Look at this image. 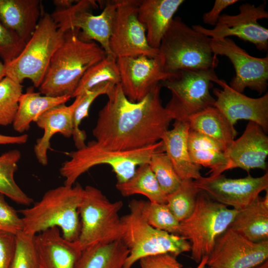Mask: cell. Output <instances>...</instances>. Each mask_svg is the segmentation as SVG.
<instances>
[{
  "instance_id": "obj_11",
  "label": "cell",
  "mask_w": 268,
  "mask_h": 268,
  "mask_svg": "<svg viewBox=\"0 0 268 268\" xmlns=\"http://www.w3.org/2000/svg\"><path fill=\"white\" fill-rule=\"evenodd\" d=\"M105 3L103 11L98 15L90 11L98 7L96 1L92 0H77L70 7L57 9L51 15L60 29L64 31L77 29L81 39L98 43L107 55H113L109 41L119 0H108Z\"/></svg>"
},
{
  "instance_id": "obj_5",
  "label": "cell",
  "mask_w": 268,
  "mask_h": 268,
  "mask_svg": "<svg viewBox=\"0 0 268 268\" xmlns=\"http://www.w3.org/2000/svg\"><path fill=\"white\" fill-rule=\"evenodd\" d=\"M211 38L187 25L179 16L174 17L158 48L166 73L181 69H210L219 60L210 47Z\"/></svg>"
},
{
  "instance_id": "obj_47",
  "label": "cell",
  "mask_w": 268,
  "mask_h": 268,
  "mask_svg": "<svg viewBox=\"0 0 268 268\" xmlns=\"http://www.w3.org/2000/svg\"><path fill=\"white\" fill-rule=\"evenodd\" d=\"M208 259V256L204 257L202 259L201 261L199 263V266L197 268H205V266L207 264V261ZM206 268H212L210 267H208Z\"/></svg>"
},
{
  "instance_id": "obj_39",
  "label": "cell",
  "mask_w": 268,
  "mask_h": 268,
  "mask_svg": "<svg viewBox=\"0 0 268 268\" xmlns=\"http://www.w3.org/2000/svg\"><path fill=\"white\" fill-rule=\"evenodd\" d=\"M25 44L0 21V57L4 65L16 58L21 53Z\"/></svg>"
},
{
  "instance_id": "obj_44",
  "label": "cell",
  "mask_w": 268,
  "mask_h": 268,
  "mask_svg": "<svg viewBox=\"0 0 268 268\" xmlns=\"http://www.w3.org/2000/svg\"><path fill=\"white\" fill-rule=\"evenodd\" d=\"M28 138V135L26 134H23L17 136L0 134V144H24L27 142Z\"/></svg>"
},
{
  "instance_id": "obj_9",
  "label": "cell",
  "mask_w": 268,
  "mask_h": 268,
  "mask_svg": "<svg viewBox=\"0 0 268 268\" xmlns=\"http://www.w3.org/2000/svg\"><path fill=\"white\" fill-rule=\"evenodd\" d=\"M122 201H110L98 189L87 186L79 207L81 218L78 242L82 251L93 245L122 239L123 226L119 213Z\"/></svg>"
},
{
  "instance_id": "obj_21",
  "label": "cell",
  "mask_w": 268,
  "mask_h": 268,
  "mask_svg": "<svg viewBox=\"0 0 268 268\" xmlns=\"http://www.w3.org/2000/svg\"><path fill=\"white\" fill-rule=\"evenodd\" d=\"M80 100V95L77 96L70 105L63 104L53 107L34 121L44 131L43 135L37 139L34 147L36 157L41 165L48 164L47 152L51 149L50 141L54 135L60 133L66 138L72 136L73 113Z\"/></svg>"
},
{
  "instance_id": "obj_6",
  "label": "cell",
  "mask_w": 268,
  "mask_h": 268,
  "mask_svg": "<svg viewBox=\"0 0 268 268\" xmlns=\"http://www.w3.org/2000/svg\"><path fill=\"white\" fill-rule=\"evenodd\" d=\"M64 33L51 15L43 11L34 32L21 53L5 65V77L20 84L28 79L39 88L52 57L63 42Z\"/></svg>"
},
{
  "instance_id": "obj_13",
  "label": "cell",
  "mask_w": 268,
  "mask_h": 268,
  "mask_svg": "<svg viewBox=\"0 0 268 268\" xmlns=\"http://www.w3.org/2000/svg\"><path fill=\"white\" fill-rule=\"evenodd\" d=\"M265 8L264 3L257 6L249 3L242 4L239 6V14L220 15L212 29L200 25H193L192 28L214 39L235 36L253 43L260 51H267L268 29L258 22L259 19L268 18Z\"/></svg>"
},
{
  "instance_id": "obj_22",
  "label": "cell",
  "mask_w": 268,
  "mask_h": 268,
  "mask_svg": "<svg viewBox=\"0 0 268 268\" xmlns=\"http://www.w3.org/2000/svg\"><path fill=\"white\" fill-rule=\"evenodd\" d=\"M184 0H140L137 16L146 30L147 40L152 48L158 49L176 12Z\"/></svg>"
},
{
  "instance_id": "obj_26",
  "label": "cell",
  "mask_w": 268,
  "mask_h": 268,
  "mask_svg": "<svg viewBox=\"0 0 268 268\" xmlns=\"http://www.w3.org/2000/svg\"><path fill=\"white\" fill-rule=\"evenodd\" d=\"M188 122L190 129L203 134L219 144L225 151L232 143L237 132L221 112L210 107L192 116Z\"/></svg>"
},
{
  "instance_id": "obj_29",
  "label": "cell",
  "mask_w": 268,
  "mask_h": 268,
  "mask_svg": "<svg viewBox=\"0 0 268 268\" xmlns=\"http://www.w3.org/2000/svg\"><path fill=\"white\" fill-rule=\"evenodd\" d=\"M129 251L122 239L83 250L74 268H123Z\"/></svg>"
},
{
  "instance_id": "obj_27",
  "label": "cell",
  "mask_w": 268,
  "mask_h": 268,
  "mask_svg": "<svg viewBox=\"0 0 268 268\" xmlns=\"http://www.w3.org/2000/svg\"><path fill=\"white\" fill-rule=\"evenodd\" d=\"M70 98V96H43L40 92H36L29 88L19 99L18 109L12 124L14 130L19 133L28 131L31 123L40 115L53 107L65 104Z\"/></svg>"
},
{
  "instance_id": "obj_19",
  "label": "cell",
  "mask_w": 268,
  "mask_h": 268,
  "mask_svg": "<svg viewBox=\"0 0 268 268\" xmlns=\"http://www.w3.org/2000/svg\"><path fill=\"white\" fill-rule=\"evenodd\" d=\"M225 171L236 168L248 172L253 169L266 170L268 136L257 124L249 121L243 134L224 151Z\"/></svg>"
},
{
  "instance_id": "obj_14",
  "label": "cell",
  "mask_w": 268,
  "mask_h": 268,
  "mask_svg": "<svg viewBox=\"0 0 268 268\" xmlns=\"http://www.w3.org/2000/svg\"><path fill=\"white\" fill-rule=\"evenodd\" d=\"M210 47L213 54L227 57L234 67L235 75L229 86L242 93L246 88L265 92L268 86V56L257 58L249 55L228 37L211 38Z\"/></svg>"
},
{
  "instance_id": "obj_17",
  "label": "cell",
  "mask_w": 268,
  "mask_h": 268,
  "mask_svg": "<svg viewBox=\"0 0 268 268\" xmlns=\"http://www.w3.org/2000/svg\"><path fill=\"white\" fill-rule=\"evenodd\" d=\"M117 63L122 90L127 98L134 102L142 100L171 75L165 72L159 55L121 57L117 58Z\"/></svg>"
},
{
  "instance_id": "obj_34",
  "label": "cell",
  "mask_w": 268,
  "mask_h": 268,
  "mask_svg": "<svg viewBox=\"0 0 268 268\" xmlns=\"http://www.w3.org/2000/svg\"><path fill=\"white\" fill-rule=\"evenodd\" d=\"M200 191L194 180L184 179L175 191L167 195L166 203L180 222L193 213Z\"/></svg>"
},
{
  "instance_id": "obj_37",
  "label": "cell",
  "mask_w": 268,
  "mask_h": 268,
  "mask_svg": "<svg viewBox=\"0 0 268 268\" xmlns=\"http://www.w3.org/2000/svg\"><path fill=\"white\" fill-rule=\"evenodd\" d=\"M148 164L160 187L166 195L173 192L179 187L182 180L164 152L154 153Z\"/></svg>"
},
{
  "instance_id": "obj_2",
  "label": "cell",
  "mask_w": 268,
  "mask_h": 268,
  "mask_svg": "<svg viewBox=\"0 0 268 268\" xmlns=\"http://www.w3.org/2000/svg\"><path fill=\"white\" fill-rule=\"evenodd\" d=\"M79 30L65 31L62 43L54 54L40 92L52 97L71 96L84 73L106 56L104 49L94 41H85Z\"/></svg>"
},
{
  "instance_id": "obj_8",
  "label": "cell",
  "mask_w": 268,
  "mask_h": 268,
  "mask_svg": "<svg viewBox=\"0 0 268 268\" xmlns=\"http://www.w3.org/2000/svg\"><path fill=\"white\" fill-rule=\"evenodd\" d=\"M237 211L200 191L193 213L180 224V236L190 242L192 260L199 263L209 255L216 240L229 227Z\"/></svg>"
},
{
  "instance_id": "obj_36",
  "label": "cell",
  "mask_w": 268,
  "mask_h": 268,
  "mask_svg": "<svg viewBox=\"0 0 268 268\" xmlns=\"http://www.w3.org/2000/svg\"><path fill=\"white\" fill-rule=\"evenodd\" d=\"M23 86L7 77L0 81V126L13 123Z\"/></svg>"
},
{
  "instance_id": "obj_7",
  "label": "cell",
  "mask_w": 268,
  "mask_h": 268,
  "mask_svg": "<svg viewBox=\"0 0 268 268\" xmlns=\"http://www.w3.org/2000/svg\"><path fill=\"white\" fill-rule=\"evenodd\" d=\"M130 212L121 217L122 241L129 251L123 268H131L141 258L164 253L177 257L191 250L190 242L182 236L157 229L142 216L138 200L129 203Z\"/></svg>"
},
{
  "instance_id": "obj_42",
  "label": "cell",
  "mask_w": 268,
  "mask_h": 268,
  "mask_svg": "<svg viewBox=\"0 0 268 268\" xmlns=\"http://www.w3.org/2000/svg\"><path fill=\"white\" fill-rule=\"evenodd\" d=\"M176 257L164 253L145 257L139 261L141 268H184Z\"/></svg>"
},
{
  "instance_id": "obj_35",
  "label": "cell",
  "mask_w": 268,
  "mask_h": 268,
  "mask_svg": "<svg viewBox=\"0 0 268 268\" xmlns=\"http://www.w3.org/2000/svg\"><path fill=\"white\" fill-rule=\"evenodd\" d=\"M141 213L151 226L159 230L180 236V222L166 203L139 200Z\"/></svg>"
},
{
  "instance_id": "obj_40",
  "label": "cell",
  "mask_w": 268,
  "mask_h": 268,
  "mask_svg": "<svg viewBox=\"0 0 268 268\" xmlns=\"http://www.w3.org/2000/svg\"><path fill=\"white\" fill-rule=\"evenodd\" d=\"M0 230L15 235L23 230V223L18 211L8 204L4 196L0 194Z\"/></svg>"
},
{
  "instance_id": "obj_46",
  "label": "cell",
  "mask_w": 268,
  "mask_h": 268,
  "mask_svg": "<svg viewBox=\"0 0 268 268\" xmlns=\"http://www.w3.org/2000/svg\"><path fill=\"white\" fill-rule=\"evenodd\" d=\"M5 77V67L3 63L0 61V81Z\"/></svg>"
},
{
  "instance_id": "obj_33",
  "label": "cell",
  "mask_w": 268,
  "mask_h": 268,
  "mask_svg": "<svg viewBox=\"0 0 268 268\" xmlns=\"http://www.w3.org/2000/svg\"><path fill=\"white\" fill-rule=\"evenodd\" d=\"M116 84L106 82L98 84L85 91L80 95V100L76 107L73 116L72 137L77 149L84 147L86 145V133L81 130L79 126L82 121L88 116L90 107L94 100L99 95H108Z\"/></svg>"
},
{
  "instance_id": "obj_45",
  "label": "cell",
  "mask_w": 268,
  "mask_h": 268,
  "mask_svg": "<svg viewBox=\"0 0 268 268\" xmlns=\"http://www.w3.org/2000/svg\"><path fill=\"white\" fill-rule=\"evenodd\" d=\"M75 1L73 0H55L53 3L57 9H65L70 7Z\"/></svg>"
},
{
  "instance_id": "obj_1",
  "label": "cell",
  "mask_w": 268,
  "mask_h": 268,
  "mask_svg": "<svg viewBox=\"0 0 268 268\" xmlns=\"http://www.w3.org/2000/svg\"><path fill=\"white\" fill-rule=\"evenodd\" d=\"M160 83L142 100L134 102L120 83L107 95L108 100L98 113L92 134L104 148L114 150L141 148L161 140L174 119L162 105Z\"/></svg>"
},
{
  "instance_id": "obj_15",
  "label": "cell",
  "mask_w": 268,
  "mask_h": 268,
  "mask_svg": "<svg viewBox=\"0 0 268 268\" xmlns=\"http://www.w3.org/2000/svg\"><path fill=\"white\" fill-rule=\"evenodd\" d=\"M268 259V240L252 242L229 227L216 240L206 265L212 268H253Z\"/></svg>"
},
{
  "instance_id": "obj_31",
  "label": "cell",
  "mask_w": 268,
  "mask_h": 268,
  "mask_svg": "<svg viewBox=\"0 0 268 268\" xmlns=\"http://www.w3.org/2000/svg\"><path fill=\"white\" fill-rule=\"evenodd\" d=\"M21 155L17 149L9 150L0 155V194L16 203L28 206L33 201L18 186L14 177Z\"/></svg>"
},
{
  "instance_id": "obj_24",
  "label": "cell",
  "mask_w": 268,
  "mask_h": 268,
  "mask_svg": "<svg viewBox=\"0 0 268 268\" xmlns=\"http://www.w3.org/2000/svg\"><path fill=\"white\" fill-rule=\"evenodd\" d=\"M189 130L188 122L175 120L173 128L167 130L161 139L164 152L182 180H196L201 177V166L194 163L189 155L188 148Z\"/></svg>"
},
{
  "instance_id": "obj_25",
  "label": "cell",
  "mask_w": 268,
  "mask_h": 268,
  "mask_svg": "<svg viewBox=\"0 0 268 268\" xmlns=\"http://www.w3.org/2000/svg\"><path fill=\"white\" fill-rule=\"evenodd\" d=\"M229 227L253 242L268 240V192L238 210Z\"/></svg>"
},
{
  "instance_id": "obj_30",
  "label": "cell",
  "mask_w": 268,
  "mask_h": 268,
  "mask_svg": "<svg viewBox=\"0 0 268 268\" xmlns=\"http://www.w3.org/2000/svg\"><path fill=\"white\" fill-rule=\"evenodd\" d=\"M116 186L124 197L140 194L147 197L150 202L166 203L167 195L160 187L148 163L139 165L130 179L117 183Z\"/></svg>"
},
{
  "instance_id": "obj_41",
  "label": "cell",
  "mask_w": 268,
  "mask_h": 268,
  "mask_svg": "<svg viewBox=\"0 0 268 268\" xmlns=\"http://www.w3.org/2000/svg\"><path fill=\"white\" fill-rule=\"evenodd\" d=\"M15 246V235L0 230V268H10Z\"/></svg>"
},
{
  "instance_id": "obj_38",
  "label": "cell",
  "mask_w": 268,
  "mask_h": 268,
  "mask_svg": "<svg viewBox=\"0 0 268 268\" xmlns=\"http://www.w3.org/2000/svg\"><path fill=\"white\" fill-rule=\"evenodd\" d=\"M15 236V250L10 268H40L34 236L22 231Z\"/></svg>"
},
{
  "instance_id": "obj_23",
  "label": "cell",
  "mask_w": 268,
  "mask_h": 268,
  "mask_svg": "<svg viewBox=\"0 0 268 268\" xmlns=\"http://www.w3.org/2000/svg\"><path fill=\"white\" fill-rule=\"evenodd\" d=\"M42 12L39 0H0V21L25 44L34 32Z\"/></svg>"
},
{
  "instance_id": "obj_20",
  "label": "cell",
  "mask_w": 268,
  "mask_h": 268,
  "mask_svg": "<svg viewBox=\"0 0 268 268\" xmlns=\"http://www.w3.org/2000/svg\"><path fill=\"white\" fill-rule=\"evenodd\" d=\"M40 268H74L82 250L78 241L65 239L53 227L34 236Z\"/></svg>"
},
{
  "instance_id": "obj_18",
  "label": "cell",
  "mask_w": 268,
  "mask_h": 268,
  "mask_svg": "<svg viewBox=\"0 0 268 268\" xmlns=\"http://www.w3.org/2000/svg\"><path fill=\"white\" fill-rule=\"evenodd\" d=\"M217 84L221 89H213L216 97L214 106L219 109L233 126L238 120H246L268 131V93L259 98L247 96L232 88L224 80Z\"/></svg>"
},
{
  "instance_id": "obj_10",
  "label": "cell",
  "mask_w": 268,
  "mask_h": 268,
  "mask_svg": "<svg viewBox=\"0 0 268 268\" xmlns=\"http://www.w3.org/2000/svg\"><path fill=\"white\" fill-rule=\"evenodd\" d=\"M219 79L213 69H184L171 74L160 82L171 92L165 108L174 120L188 122L192 115L214 106L210 89Z\"/></svg>"
},
{
  "instance_id": "obj_28",
  "label": "cell",
  "mask_w": 268,
  "mask_h": 268,
  "mask_svg": "<svg viewBox=\"0 0 268 268\" xmlns=\"http://www.w3.org/2000/svg\"><path fill=\"white\" fill-rule=\"evenodd\" d=\"M188 148L192 161L200 166L209 168L210 176L221 174L226 164L224 151L211 138L189 130Z\"/></svg>"
},
{
  "instance_id": "obj_3",
  "label": "cell",
  "mask_w": 268,
  "mask_h": 268,
  "mask_svg": "<svg viewBox=\"0 0 268 268\" xmlns=\"http://www.w3.org/2000/svg\"><path fill=\"white\" fill-rule=\"evenodd\" d=\"M84 192V188L78 184L48 190L32 206L17 211L22 216V232L33 237L58 227L65 239L77 241L81 227L78 210Z\"/></svg>"
},
{
  "instance_id": "obj_12",
  "label": "cell",
  "mask_w": 268,
  "mask_h": 268,
  "mask_svg": "<svg viewBox=\"0 0 268 268\" xmlns=\"http://www.w3.org/2000/svg\"><path fill=\"white\" fill-rule=\"evenodd\" d=\"M138 0H119L109 47L117 58L146 55L156 57L158 49L148 44L146 30L137 16Z\"/></svg>"
},
{
  "instance_id": "obj_32",
  "label": "cell",
  "mask_w": 268,
  "mask_h": 268,
  "mask_svg": "<svg viewBox=\"0 0 268 268\" xmlns=\"http://www.w3.org/2000/svg\"><path fill=\"white\" fill-rule=\"evenodd\" d=\"M109 82L115 84L120 83V78L117 63V58L107 55L84 73L71 98H75L85 91L103 82Z\"/></svg>"
},
{
  "instance_id": "obj_16",
  "label": "cell",
  "mask_w": 268,
  "mask_h": 268,
  "mask_svg": "<svg viewBox=\"0 0 268 268\" xmlns=\"http://www.w3.org/2000/svg\"><path fill=\"white\" fill-rule=\"evenodd\" d=\"M194 183L214 201L239 210L251 203L260 193L268 191V174L259 177L249 174L239 179L227 178L222 174L201 176Z\"/></svg>"
},
{
  "instance_id": "obj_43",
  "label": "cell",
  "mask_w": 268,
  "mask_h": 268,
  "mask_svg": "<svg viewBox=\"0 0 268 268\" xmlns=\"http://www.w3.org/2000/svg\"><path fill=\"white\" fill-rule=\"evenodd\" d=\"M237 0H216L212 9L202 15L203 22L207 24L216 25L221 11L228 6L236 3Z\"/></svg>"
},
{
  "instance_id": "obj_4",
  "label": "cell",
  "mask_w": 268,
  "mask_h": 268,
  "mask_svg": "<svg viewBox=\"0 0 268 268\" xmlns=\"http://www.w3.org/2000/svg\"><path fill=\"white\" fill-rule=\"evenodd\" d=\"M164 152L161 140L148 146L131 150L108 149L96 140L84 147L67 153L70 159L60 169L65 178L64 185L72 186L76 180L90 168L101 164L110 166L116 175L117 183H123L134 174L137 166L149 163L155 153Z\"/></svg>"
},
{
  "instance_id": "obj_48",
  "label": "cell",
  "mask_w": 268,
  "mask_h": 268,
  "mask_svg": "<svg viewBox=\"0 0 268 268\" xmlns=\"http://www.w3.org/2000/svg\"><path fill=\"white\" fill-rule=\"evenodd\" d=\"M253 268H268V260Z\"/></svg>"
}]
</instances>
